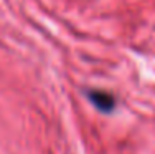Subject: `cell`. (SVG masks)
Returning <instances> with one entry per match:
<instances>
[{
	"label": "cell",
	"instance_id": "1",
	"mask_svg": "<svg viewBox=\"0 0 155 154\" xmlns=\"http://www.w3.org/2000/svg\"><path fill=\"white\" fill-rule=\"evenodd\" d=\"M86 96H87V100H89L91 104H93L97 111L104 113V115L112 113L117 106L116 96H114L112 93H109V91H106V90H94V88H91V90L86 91Z\"/></svg>",
	"mask_w": 155,
	"mask_h": 154
}]
</instances>
